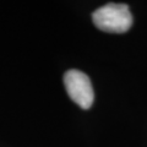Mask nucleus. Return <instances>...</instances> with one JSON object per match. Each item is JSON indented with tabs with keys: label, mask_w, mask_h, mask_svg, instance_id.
<instances>
[{
	"label": "nucleus",
	"mask_w": 147,
	"mask_h": 147,
	"mask_svg": "<svg viewBox=\"0 0 147 147\" xmlns=\"http://www.w3.org/2000/svg\"><path fill=\"white\" fill-rule=\"evenodd\" d=\"M94 26L109 33H124L132 25V15L125 4H105L92 15Z\"/></svg>",
	"instance_id": "obj_1"
},
{
	"label": "nucleus",
	"mask_w": 147,
	"mask_h": 147,
	"mask_svg": "<svg viewBox=\"0 0 147 147\" xmlns=\"http://www.w3.org/2000/svg\"><path fill=\"white\" fill-rule=\"evenodd\" d=\"M66 92L74 102L82 109L91 108L94 99V92L90 77L79 70H69L64 75Z\"/></svg>",
	"instance_id": "obj_2"
}]
</instances>
